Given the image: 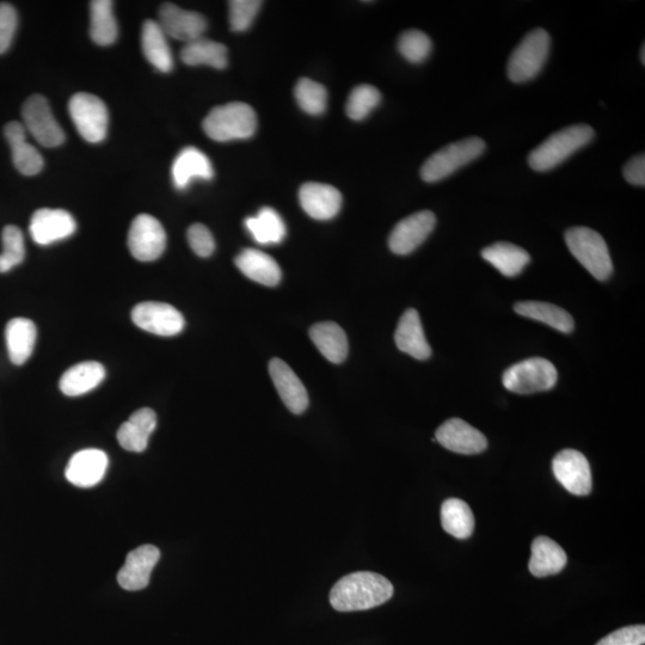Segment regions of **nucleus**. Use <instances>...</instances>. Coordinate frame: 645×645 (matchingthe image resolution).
<instances>
[{
    "label": "nucleus",
    "instance_id": "nucleus-12",
    "mask_svg": "<svg viewBox=\"0 0 645 645\" xmlns=\"http://www.w3.org/2000/svg\"><path fill=\"white\" fill-rule=\"evenodd\" d=\"M552 470L559 483L570 494L586 496L593 488L591 465L583 454L575 450H564L552 462Z\"/></svg>",
    "mask_w": 645,
    "mask_h": 645
},
{
    "label": "nucleus",
    "instance_id": "nucleus-9",
    "mask_svg": "<svg viewBox=\"0 0 645 645\" xmlns=\"http://www.w3.org/2000/svg\"><path fill=\"white\" fill-rule=\"evenodd\" d=\"M128 248L140 262L158 260L167 248V233L163 225L150 214L138 215L128 232Z\"/></svg>",
    "mask_w": 645,
    "mask_h": 645
},
{
    "label": "nucleus",
    "instance_id": "nucleus-40",
    "mask_svg": "<svg viewBox=\"0 0 645 645\" xmlns=\"http://www.w3.org/2000/svg\"><path fill=\"white\" fill-rule=\"evenodd\" d=\"M433 43L429 36L420 30H408L398 39V51L411 64H421L432 53Z\"/></svg>",
    "mask_w": 645,
    "mask_h": 645
},
{
    "label": "nucleus",
    "instance_id": "nucleus-44",
    "mask_svg": "<svg viewBox=\"0 0 645 645\" xmlns=\"http://www.w3.org/2000/svg\"><path fill=\"white\" fill-rule=\"evenodd\" d=\"M644 643L645 626L632 625L612 632L595 645H644Z\"/></svg>",
    "mask_w": 645,
    "mask_h": 645
},
{
    "label": "nucleus",
    "instance_id": "nucleus-5",
    "mask_svg": "<svg viewBox=\"0 0 645 645\" xmlns=\"http://www.w3.org/2000/svg\"><path fill=\"white\" fill-rule=\"evenodd\" d=\"M487 149L484 140L477 137L466 138L457 143L447 145L444 149L435 152L426 163L422 165L421 177L427 183H435L445 180L458 171L476 161Z\"/></svg>",
    "mask_w": 645,
    "mask_h": 645
},
{
    "label": "nucleus",
    "instance_id": "nucleus-22",
    "mask_svg": "<svg viewBox=\"0 0 645 645\" xmlns=\"http://www.w3.org/2000/svg\"><path fill=\"white\" fill-rule=\"evenodd\" d=\"M172 181L177 189L188 188L193 180H212L214 170L210 158L196 147H186L175 159L171 169Z\"/></svg>",
    "mask_w": 645,
    "mask_h": 645
},
{
    "label": "nucleus",
    "instance_id": "nucleus-32",
    "mask_svg": "<svg viewBox=\"0 0 645 645\" xmlns=\"http://www.w3.org/2000/svg\"><path fill=\"white\" fill-rule=\"evenodd\" d=\"M518 315L549 325L561 333L569 334L575 328L573 317L561 307L543 301H521L515 304Z\"/></svg>",
    "mask_w": 645,
    "mask_h": 645
},
{
    "label": "nucleus",
    "instance_id": "nucleus-18",
    "mask_svg": "<svg viewBox=\"0 0 645 645\" xmlns=\"http://www.w3.org/2000/svg\"><path fill=\"white\" fill-rule=\"evenodd\" d=\"M109 459L106 453L88 448L73 454L65 471L67 481L79 488L95 487L106 475Z\"/></svg>",
    "mask_w": 645,
    "mask_h": 645
},
{
    "label": "nucleus",
    "instance_id": "nucleus-24",
    "mask_svg": "<svg viewBox=\"0 0 645 645\" xmlns=\"http://www.w3.org/2000/svg\"><path fill=\"white\" fill-rule=\"evenodd\" d=\"M156 427L157 415L155 411L149 408L139 409L119 428V444L129 452H144Z\"/></svg>",
    "mask_w": 645,
    "mask_h": 645
},
{
    "label": "nucleus",
    "instance_id": "nucleus-34",
    "mask_svg": "<svg viewBox=\"0 0 645 645\" xmlns=\"http://www.w3.org/2000/svg\"><path fill=\"white\" fill-rule=\"evenodd\" d=\"M110 0H94L90 4V36L98 46H110L118 39V22Z\"/></svg>",
    "mask_w": 645,
    "mask_h": 645
},
{
    "label": "nucleus",
    "instance_id": "nucleus-17",
    "mask_svg": "<svg viewBox=\"0 0 645 645\" xmlns=\"http://www.w3.org/2000/svg\"><path fill=\"white\" fill-rule=\"evenodd\" d=\"M161 551L153 545H143L127 555L124 567L118 574L119 585L126 591H141L149 586L152 570L155 569Z\"/></svg>",
    "mask_w": 645,
    "mask_h": 645
},
{
    "label": "nucleus",
    "instance_id": "nucleus-19",
    "mask_svg": "<svg viewBox=\"0 0 645 645\" xmlns=\"http://www.w3.org/2000/svg\"><path fill=\"white\" fill-rule=\"evenodd\" d=\"M269 373L288 410L296 415L305 413L309 407V395L292 368L285 361L273 359L269 362Z\"/></svg>",
    "mask_w": 645,
    "mask_h": 645
},
{
    "label": "nucleus",
    "instance_id": "nucleus-7",
    "mask_svg": "<svg viewBox=\"0 0 645 645\" xmlns=\"http://www.w3.org/2000/svg\"><path fill=\"white\" fill-rule=\"evenodd\" d=\"M557 378L556 367L549 360L532 358L509 367L503 373L502 382L511 392L530 395L554 389Z\"/></svg>",
    "mask_w": 645,
    "mask_h": 645
},
{
    "label": "nucleus",
    "instance_id": "nucleus-30",
    "mask_svg": "<svg viewBox=\"0 0 645 645\" xmlns=\"http://www.w3.org/2000/svg\"><path fill=\"white\" fill-rule=\"evenodd\" d=\"M167 38L158 22L149 20L144 23L141 46H143L145 58L158 71L164 73L170 72L174 67V58Z\"/></svg>",
    "mask_w": 645,
    "mask_h": 645
},
{
    "label": "nucleus",
    "instance_id": "nucleus-4",
    "mask_svg": "<svg viewBox=\"0 0 645 645\" xmlns=\"http://www.w3.org/2000/svg\"><path fill=\"white\" fill-rule=\"evenodd\" d=\"M571 255L591 273L595 279L606 281L613 273L610 250L600 233L589 227H573L565 232Z\"/></svg>",
    "mask_w": 645,
    "mask_h": 645
},
{
    "label": "nucleus",
    "instance_id": "nucleus-14",
    "mask_svg": "<svg viewBox=\"0 0 645 645\" xmlns=\"http://www.w3.org/2000/svg\"><path fill=\"white\" fill-rule=\"evenodd\" d=\"M77 230L75 218L64 210L42 208L33 214L29 232L36 244L47 247L69 238Z\"/></svg>",
    "mask_w": 645,
    "mask_h": 645
},
{
    "label": "nucleus",
    "instance_id": "nucleus-2",
    "mask_svg": "<svg viewBox=\"0 0 645 645\" xmlns=\"http://www.w3.org/2000/svg\"><path fill=\"white\" fill-rule=\"evenodd\" d=\"M594 138V129L588 125H575L552 134L528 156L534 171L545 172L558 167Z\"/></svg>",
    "mask_w": 645,
    "mask_h": 645
},
{
    "label": "nucleus",
    "instance_id": "nucleus-36",
    "mask_svg": "<svg viewBox=\"0 0 645 645\" xmlns=\"http://www.w3.org/2000/svg\"><path fill=\"white\" fill-rule=\"evenodd\" d=\"M441 524L444 530L458 539L470 538L475 530V518L468 503L450 499L442 503Z\"/></svg>",
    "mask_w": 645,
    "mask_h": 645
},
{
    "label": "nucleus",
    "instance_id": "nucleus-15",
    "mask_svg": "<svg viewBox=\"0 0 645 645\" xmlns=\"http://www.w3.org/2000/svg\"><path fill=\"white\" fill-rule=\"evenodd\" d=\"M158 24L165 35L186 43L202 38L207 29L204 16L171 3L163 4L159 10Z\"/></svg>",
    "mask_w": 645,
    "mask_h": 645
},
{
    "label": "nucleus",
    "instance_id": "nucleus-41",
    "mask_svg": "<svg viewBox=\"0 0 645 645\" xmlns=\"http://www.w3.org/2000/svg\"><path fill=\"white\" fill-rule=\"evenodd\" d=\"M262 2L258 0H232L230 8V26L232 32L243 33L253 26L260 11Z\"/></svg>",
    "mask_w": 645,
    "mask_h": 645
},
{
    "label": "nucleus",
    "instance_id": "nucleus-42",
    "mask_svg": "<svg viewBox=\"0 0 645 645\" xmlns=\"http://www.w3.org/2000/svg\"><path fill=\"white\" fill-rule=\"evenodd\" d=\"M18 24L17 12L9 3H0V54L8 52L15 38Z\"/></svg>",
    "mask_w": 645,
    "mask_h": 645
},
{
    "label": "nucleus",
    "instance_id": "nucleus-37",
    "mask_svg": "<svg viewBox=\"0 0 645 645\" xmlns=\"http://www.w3.org/2000/svg\"><path fill=\"white\" fill-rule=\"evenodd\" d=\"M299 107L310 115H321L327 109L328 92L322 84L301 78L294 90Z\"/></svg>",
    "mask_w": 645,
    "mask_h": 645
},
{
    "label": "nucleus",
    "instance_id": "nucleus-31",
    "mask_svg": "<svg viewBox=\"0 0 645 645\" xmlns=\"http://www.w3.org/2000/svg\"><path fill=\"white\" fill-rule=\"evenodd\" d=\"M482 257L507 278L518 276L531 261L526 250L507 242L495 243L483 249Z\"/></svg>",
    "mask_w": 645,
    "mask_h": 645
},
{
    "label": "nucleus",
    "instance_id": "nucleus-29",
    "mask_svg": "<svg viewBox=\"0 0 645 645\" xmlns=\"http://www.w3.org/2000/svg\"><path fill=\"white\" fill-rule=\"evenodd\" d=\"M565 551L554 540L548 537H538L532 543V556L528 569L536 577L557 575L567 565Z\"/></svg>",
    "mask_w": 645,
    "mask_h": 645
},
{
    "label": "nucleus",
    "instance_id": "nucleus-28",
    "mask_svg": "<svg viewBox=\"0 0 645 645\" xmlns=\"http://www.w3.org/2000/svg\"><path fill=\"white\" fill-rule=\"evenodd\" d=\"M310 337L325 359L333 364H342L349 352L348 337L344 330L334 322L313 325Z\"/></svg>",
    "mask_w": 645,
    "mask_h": 645
},
{
    "label": "nucleus",
    "instance_id": "nucleus-26",
    "mask_svg": "<svg viewBox=\"0 0 645 645\" xmlns=\"http://www.w3.org/2000/svg\"><path fill=\"white\" fill-rule=\"evenodd\" d=\"M34 322L27 318H14L6 325L5 341L12 364L22 366L32 356L36 343Z\"/></svg>",
    "mask_w": 645,
    "mask_h": 645
},
{
    "label": "nucleus",
    "instance_id": "nucleus-13",
    "mask_svg": "<svg viewBox=\"0 0 645 645\" xmlns=\"http://www.w3.org/2000/svg\"><path fill=\"white\" fill-rule=\"evenodd\" d=\"M436 225L435 214L422 211L399 221L392 230L389 247L393 254L409 255L426 241Z\"/></svg>",
    "mask_w": 645,
    "mask_h": 645
},
{
    "label": "nucleus",
    "instance_id": "nucleus-1",
    "mask_svg": "<svg viewBox=\"0 0 645 645\" xmlns=\"http://www.w3.org/2000/svg\"><path fill=\"white\" fill-rule=\"evenodd\" d=\"M392 595L393 586L386 577L359 571L336 583L330 592V604L339 612L366 611L385 604Z\"/></svg>",
    "mask_w": 645,
    "mask_h": 645
},
{
    "label": "nucleus",
    "instance_id": "nucleus-35",
    "mask_svg": "<svg viewBox=\"0 0 645 645\" xmlns=\"http://www.w3.org/2000/svg\"><path fill=\"white\" fill-rule=\"evenodd\" d=\"M245 226L258 244H279L286 237V225L280 214L264 207L256 217L245 220Z\"/></svg>",
    "mask_w": 645,
    "mask_h": 645
},
{
    "label": "nucleus",
    "instance_id": "nucleus-23",
    "mask_svg": "<svg viewBox=\"0 0 645 645\" xmlns=\"http://www.w3.org/2000/svg\"><path fill=\"white\" fill-rule=\"evenodd\" d=\"M395 342L401 352L413 356L416 360H427L432 355V348L423 331L419 312L415 309L404 312L398 323Z\"/></svg>",
    "mask_w": 645,
    "mask_h": 645
},
{
    "label": "nucleus",
    "instance_id": "nucleus-33",
    "mask_svg": "<svg viewBox=\"0 0 645 645\" xmlns=\"http://www.w3.org/2000/svg\"><path fill=\"white\" fill-rule=\"evenodd\" d=\"M181 59L189 66H211L213 69L224 70L229 64L227 48L223 43L205 39L186 43L182 48Z\"/></svg>",
    "mask_w": 645,
    "mask_h": 645
},
{
    "label": "nucleus",
    "instance_id": "nucleus-6",
    "mask_svg": "<svg viewBox=\"0 0 645 645\" xmlns=\"http://www.w3.org/2000/svg\"><path fill=\"white\" fill-rule=\"evenodd\" d=\"M551 39L546 30L534 29L528 33L508 61V77L513 83H526L539 75L548 60Z\"/></svg>",
    "mask_w": 645,
    "mask_h": 645
},
{
    "label": "nucleus",
    "instance_id": "nucleus-3",
    "mask_svg": "<svg viewBox=\"0 0 645 645\" xmlns=\"http://www.w3.org/2000/svg\"><path fill=\"white\" fill-rule=\"evenodd\" d=\"M202 126L208 137L219 143L244 140L255 134L257 116L249 104L232 102L212 109Z\"/></svg>",
    "mask_w": 645,
    "mask_h": 645
},
{
    "label": "nucleus",
    "instance_id": "nucleus-45",
    "mask_svg": "<svg viewBox=\"0 0 645 645\" xmlns=\"http://www.w3.org/2000/svg\"><path fill=\"white\" fill-rule=\"evenodd\" d=\"M623 174L625 180L634 186L644 187L645 186V157L642 153L640 156L630 159L628 163L625 164Z\"/></svg>",
    "mask_w": 645,
    "mask_h": 645
},
{
    "label": "nucleus",
    "instance_id": "nucleus-39",
    "mask_svg": "<svg viewBox=\"0 0 645 645\" xmlns=\"http://www.w3.org/2000/svg\"><path fill=\"white\" fill-rule=\"evenodd\" d=\"M3 253L0 254V273H8L26 258L24 237L15 225H8L2 235Z\"/></svg>",
    "mask_w": 645,
    "mask_h": 645
},
{
    "label": "nucleus",
    "instance_id": "nucleus-27",
    "mask_svg": "<svg viewBox=\"0 0 645 645\" xmlns=\"http://www.w3.org/2000/svg\"><path fill=\"white\" fill-rule=\"evenodd\" d=\"M106 378V368L100 362L85 361L69 368L60 379V390L69 397L83 396L95 390Z\"/></svg>",
    "mask_w": 645,
    "mask_h": 645
},
{
    "label": "nucleus",
    "instance_id": "nucleus-10",
    "mask_svg": "<svg viewBox=\"0 0 645 645\" xmlns=\"http://www.w3.org/2000/svg\"><path fill=\"white\" fill-rule=\"evenodd\" d=\"M22 116L24 128L42 146L52 149L65 141V133L55 120L51 107L45 97L34 95L23 104Z\"/></svg>",
    "mask_w": 645,
    "mask_h": 645
},
{
    "label": "nucleus",
    "instance_id": "nucleus-16",
    "mask_svg": "<svg viewBox=\"0 0 645 645\" xmlns=\"http://www.w3.org/2000/svg\"><path fill=\"white\" fill-rule=\"evenodd\" d=\"M435 440L446 450L466 456L482 453L488 447L484 434L460 419H451L441 425L436 430Z\"/></svg>",
    "mask_w": 645,
    "mask_h": 645
},
{
    "label": "nucleus",
    "instance_id": "nucleus-21",
    "mask_svg": "<svg viewBox=\"0 0 645 645\" xmlns=\"http://www.w3.org/2000/svg\"><path fill=\"white\" fill-rule=\"evenodd\" d=\"M26 131L27 129L17 121L9 122L4 128L16 169L24 176H35L40 174L45 162L40 152L28 143Z\"/></svg>",
    "mask_w": 645,
    "mask_h": 645
},
{
    "label": "nucleus",
    "instance_id": "nucleus-25",
    "mask_svg": "<svg viewBox=\"0 0 645 645\" xmlns=\"http://www.w3.org/2000/svg\"><path fill=\"white\" fill-rule=\"evenodd\" d=\"M236 266L247 278L263 286L274 287L282 279L278 262L260 250H243L236 257Z\"/></svg>",
    "mask_w": 645,
    "mask_h": 645
},
{
    "label": "nucleus",
    "instance_id": "nucleus-43",
    "mask_svg": "<svg viewBox=\"0 0 645 645\" xmlns=\"http://www.w3.org/2000/svg\"><path fill=\"white\" fill-rule=\"evenodd\" d=\"M188 242L194 253L200 257H210L215 250V242L210 230L205 225L194 224L189 227Z\"/></svg>",
    "mask_w": 645,
    "mask_h": 645
},
{
    "label": "nucleus",
    "instance_id": "nucleus-20",
    "mask_svg": "<svg viewBox=\"0 0 645 645\" xmlns=\"http://www.w3.org/2000/svg\"><path fill=\"white\" fill-rule=\"evenodd\" d=\"M299 201L303 210L316 220H330L340 213L342 195L333 186L310 182L299 190Z\"/></svg>",
    "mask_w": 645,
    "mask_h": 645
},
{
    "label": "nucleus",
    "instance_id": "nucleus-46",
    "mask_svg": "<svg viewBox=\"0 0 645 645\" xmlns=\"http://www.w3.org/2000/svg\"><path fill=\"white\" fill-rule=\"evenodd\" d=\"M641 60L642 64L645 65V46H642V51H641Z\"/></svg>",
    "mask_w": 645,
    "mask_h": 645
},
{
    "label": "nucleus",
    "instance_id": "nucleus-8",
    "mask_svg": "<svg viewBox=\"0 0 645 645\" xmlns=\"http://www.w3.org/2000/svg\"><path fill=\"white\" fill-rule=\"evenodd\" d=\"M69 112L73 124L83 139L91 144L101 143L106 139L109 114L101 98L79 92L71 98Z\"/></svg>",
    "mask_w": 645,
    "mask_h": 645
},
{
    "label": "nucleus",
    "instance_id": "nucleus-11",
    "mask_svg": "<svg viewBox=\"0 0 645 645\" xmlns=\"http://www.w3.org/2000/svg\"><path fill=\"white\" fill-rule=\"evenodd\" d=\"M132 321L138 328L158 336H175L182 333L186 321L174 306L157 301H145L134 307Z\"/></svg>",
    "mask_w": 645,
    "mask_h": 645
},
{
    "label": "nucleus",
    "instance_id": "nucleus-38",
    "mask_svg": "<svg viewBox=\"0 0 645 645\" xmlns=\"http://www.w3.org/2000/svg\"><path fill=\"white\" fill-rule=\"evenodd\" d=\"M382 102V95L372 85H360L350 92L346 113L350 119L361 121L367 118Z\"/></svg>",
    "mask_w": 645,
    "mask_h": 645
}]
</instances>
